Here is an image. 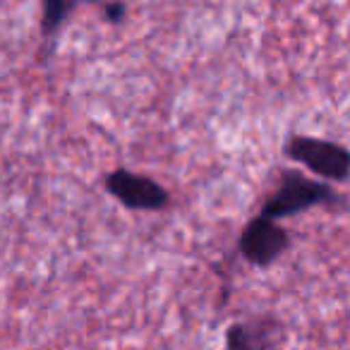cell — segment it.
I'll return each mask as SVG.
<instances>
[{"mask_svg":"<svg viewBox=\"0 0 350 350\" xmlns=\"http://www.w3.org/2000/svg\"><path fill=\"white\" fill-rule=\"evenodd\" d=\"M334 202H338V195H336L329 183L312 180V178H305L300 173H286L281 185L276 187V192L269 195V200L264 202L259 216L281 221L288 219V216L300 214V211L312 209V206L334 204Z\"/></svg>","mask_w":350,"mask_h":350,"instance_id":"1","label":"cell"},{"mask_svg":"<svg viewBox=\"0 0 350 350\" xmlns=\"http://www.w3.org/2000/svg\"><path fill=\"white\" fill-rule=\"evenodd\" d=\"M283 154L302 163L307 170L326 183H343L350 175V151L329 139L307 135H293L283 144Z\"/></svg>","mask_w":350,"mask_h":350,"instance_id":"2","label":"cell"},{"mask_svg":"<svg viewBox=\"0 0 350 350\" xmlns=\"http://www.w3.org/2000/svg\"><path fill=\"white\" fill-rule=\"evenodd\" d=\"M103 185L113 200H118L130 211H161L170 204V195L163 185L125 168L111 170Z\"/></svg>","mask_w":350,"mask_h":350,"instance_id":"3","label":"cell"},{"mask_svg":"<svg viewBox=\"0 0 350 350\" xmlns=\"http://www.w3.org/2000/svg\"><path fill=\"white\" fill-rule=\"evenodd\" d=\"M291 245L286 230L278 226V221L257 216L245 226L240 235V252L254 267H269L273 264Z\"/></svg>","mask_w":350,"mask_h":350,"instance_id":"4","label":"cell"},{"mask_svg":"<svg viewBox=\"0 0 350 350\" xmlns=\"http://www.w3.org/2000/svg\"><path fill=\"white\" fill-rule=\"evenodd\" d=\"M281 334L273 319L235 321L226 331V350H273Z\"/></svg>","mask_w":350,"mask_h":350,"instance_id":"5","label":"cell"},{"mask_svg":"<svg viewBox=\"0 0 350 350\" xmlns=\"http://www.w3.org/2000/svg\"><path fill=\"white\" fill-rule=\"evenodd\" d=\"M70 10H72V0H41V31L46 39H51L63 27Z\"/></svg>","mask_w":350,"mask_h":350,"instance_id":"6","label":"cell"},{"mask_svg":"<svg viewBox=\"0 0 350 350\" xmlns=\"http://www.w3.org/2000/svg\"><path fill=\"white\" fill-rule=\"evenodd\" d=\"M98 5H101L103 17L113 25L122 22V17H125V3H120V0H98Z\"/></svg>","mask_w":350,"mask_h":350,"instance_id":"7","label":"cell"}]
</instances>
